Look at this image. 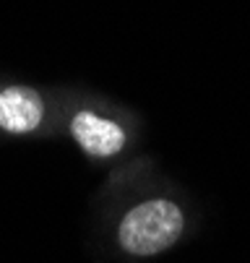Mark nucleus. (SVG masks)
Listing matches in <instances>:
<instances>
[{
    "label": "nucleus",
    "instance_id": "nucleus-1",
    "mask_svg": "<svg viewBox=\"0 0 250 263\" xmlns=\"http://www.w3.org/2000/svg\"><path fill=\"white\" fill-rule=\"evenodd\" d=\"M183 232V211L167 198L144 201L120 221V245L130 255H157L177 242Z\"/></svg>",
    "mask_w": 250,
    "mask_h": 263
},
{
    "label": "nucleus",
    "instance_id": "nucleus-2",
    "mask_svg": "<svg viewBox=\"0 0 250 263\" xmlns=\"http://www.w3.org/2000/svg\"><path fill=\"white\" fill-rule=\"evenodd\" d=\"M70 133L91 157H112L125 146V133L118 123L97 118L94 112H79L70 123Z\"/></svg>",
    "mask_w": 250,
    "mask_h": 263
},
{
    "label": "nucleus",
    "instance_id": "nucleus-3",
    "mask_svg": "<svg viewBox=\"0 0 250 263\" xmlns=\"http://www.w3.org/2000/svg\"><path fill=\"white\" fill-rule=\"evenodd\" d=\"M42 99L29 86H11L0 91V128L8 133H29L42 120Z\"/></svg>",
    "mask_w": 250,
    "mask_h": 263
}]
</instances>
